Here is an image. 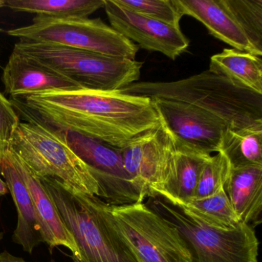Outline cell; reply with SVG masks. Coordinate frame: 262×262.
I'll use <instances>...</instances> for the list:
<instances>
[{
	"label": "cell",
	"instance_id": "cell-1",
	"mask_svg": "<svg viewBox=\"0 0 262 262\" xmlns=\"http://www.w3.org/2000/svg\"><path fill=\"white\" fill-rule=\"evenodd\" d=\"M16 110L46 125L122 148L160 122L151 99L117 91L79 89L11 100Z\"/></svg>",
	"mask_w": 262,
	"mask_h": 262
},
{
	"label": "cell",
	"instance_id": "cell-31",
	"mask_svg": "<svg viewBox=\"0 0 262 262\" xmlns=\"http://www.w3.org/2000/svg\"><path fill=\"white\" fill-rule=\"evenodd\" d=\"M0 32H2V30H0Z\"/></svg>",
	"mask_w": 262,
	"mask_h": 262
},
{
	"label": "cell",
	"instance_id": "cell-26",
	"mask_svg": "<svg viewBox=\"0 0 262 262\" xmlns=\"http://www.w3.org/2000/svg\"><path fill=\"white\" fill-rule=\"evenodd\" d=\"M19 123V116L11 100L0 92V162L10 149Z\"/></svg>",
	"mask_w": 262,
	"mask_h": 262
},
{
	"label": "cell",
	"instance_id": "cell-11",
	"mask_svg": "<svg viewBox=\"0 0 262 262\" xmlns=\"http://www.w3.org/2000/svg\"><path fill=\"white\" fill-rule=\"evenodd\" d=\"M150 99L176 146L186 147L208 156L219 152L222 135L228 128L222 119L185 102Z\"/></svg>",
	"mask_w": 262,
	"mask_h": 262
},
{
	"label": "cell",
	"instance_id": "cell-8",
	"mask_svg": "<svg viewBox=\"0 0 262 262\" xmlns=\"http://www.w3.org/2000/svg\"><path fill=\"white\" fill-rule=\"evenodd\" d=\"M115 220L140 262H192L183 234L145 202L112 205Z\"/></svg>",
	"mask_w": 262,
	"mask_h": 262
},
{
	"label": "cell",
	"instance_id": "cell-24",
	"mask_svg": "<svg viewBox=\"0 0 262 262\" xmlns=\"http://www.w3.org/2000/svg\"><path fill=\"white\" fill-rule=\"evenodd\" d=\"M231 169L228 159L222 153L210 156L201 171L193 199H205L223 189Z\"/></svg>",
	"mask_w": 262,
	"mask_h": 262
},
{
	"label": "cell",
	"instance_id": "cell-12",
	"mask_svg": "<svg viewBox=\"0 0 262 262\" xmlns=\"http://www.w3.org/2000/svg\"><path fill=\"white\" fill-rule=\"evenodd\" d=\"M104 8L112 28L144 50L159 52L174 60L189 47V41L180 27L130 11L115 0H105Z\"/></svg>",
	"mask_w": 262,
	"mask_h": 262
},
{
	"label": "cell",
	"instance_id": "cell-10",
	"mask_svg": "<svg viewBox=\"0 0 262 262\" xmlns=\"http://www.w3.org/2000/svg\"><path fill=\"white\" fill-rule=\"evenodd\" d=\"M56 130L86 165L97 183L99 199L114 206L144 202L125 171L121 148L79 133Z\"/></svg>",
	"mask_w": 262,
	"mask_h": 262
},
{
	"label": "cell",
	"instance_id": "cell-28",
	"mask_svg": "<svg viewBox=\"0 0 262 262\" xmlns=\"http://www.w3.org/2000/svg\"><path fill=\"white\" fill-rule=\"evenodd\" d=\"M8 193H10V191H9L7 183L5 181L0 178V196L5 195Z\"/></svg>",
	"mask_w": 262,
	"mask_h": 262
},
{
	"label": "cell",
	"instance_id": "cell-14",
	"mask_svg": "<svg viewBox=\"0 0 262 262\" xmlns=\"http://www.w3.org/2000/svg\"><path fill=\"white\" fill-rule=\"evenodd\" d=\"M184 16L202 23L210 34L232 49L261 56L253 47L224 0H174Z\"/></svg>",
	"mask_w": 262,
	"mask_h": 262
},
{
	"label": "cell",
	"instance_id": "cell-6",
	"mask_svg": "<svg viewBox=\"0 0 262 262\" xmlns=\"http://www.w3.org/2000/svg\"><path fill=\"white\" fill-rule=\"evenodd\" d=\"M145 203L183 234L192 251V262H257L259 242L251 225L240 223L234 229H214L162 196L149 198Z\"/></svg>",
	"mask_w": 262,
	"mask_h": 262
},
{
	"label": "cell",
	"instance_id": "cell-5",
	"mask_svg": "<svg viewBox=\"0 0 262 262\" xmlns=\"http://www.w3.org/2000/svg\"><path fill=\"white\" fill-rule=\"evenodd\" d=\"M13 50L57 72L85 90H120L137 82L143 65L136 59L21 39Z\"/></svg>",
	"mask_w": 262,
	"mask_h": 262
},
{
	"label": "cell",
	"instance_id": "cell-19",
	"mask_svg": "<svg viewBox=\"0 0 262 262\" xmlns=\"http://www.w3.org/2000/svg\"><path fill=\"white\" fill-rule=\"evenodd\" d=\"M210 156L186 147L176 146L174 174L157 196L179 205L192 200L201 171Z\"/></svg>",
	"mask_w": 262,
	"mask_h": 262
},
{
	"label": "cell",
	"instance_id": "cell-21",
	"mask_svg": "<svg viewBox=\"0 0 262 262\" xmlns=\"http://www.w3.org/2000/svg\"><path fill=\"white\" fill-rule=\"evenodd\" d=\"M104 4L105 0H5V7L13 11L53 18H88Z\"/></svg>",
	"mask_w": 262,
	"mask_h": 262
},
{
	"label": "cell",
	"instance_id": "cell-20",
	"mask_svg": "<svg viewBox=\"0 0 262 262\" xmlns=\"http://www.w3.org/2000/svg\"><path fill=\"white\" fill-rule=\"evenodd\" d=\"M219 152L226 157L233 169L262 166V125L227 128L222 135Z\"/></svg>",
	"mask_w": 262,
	"mask_h": 262
},
{
	"label": "cell",
	"instance_id": "cell-18",
	"mask_svg": "<svg viewBox=\"0 0 262 262\" xmlns=\"http://www.w3.org/2000/svg\"><path fill=\"white\" fill-rule=\"evenodd\" d=\"M209 71L237 87L262 96L261 56L234 49H225L211 56Z\"/></svg>",
	"mask_w": 262,
	"mask_h": 262
},
{
	"label": "cell",
	"instance_id": "cell-13",
	"mask_svg": "<svg viewBox=\"0 0 262 262\" xmlns=\"http://www.w3.org/2000/svg\"><path fill=\"white\" fill-rule=\"evenodd\" d=\"M1 79L4 93L13 99L47 92L82 89L57 72L14 50L4 67Z\"/></svg>",
	"mask_w": 262,
	"mask_h": 262
},
{
	"label": "cell",
	"instance_id": "cell-25",
	"mask_svg": "<svg viewBox=\"0 0 262 262\" xmlns=\"http://www.w3.org/2000/svg\"><path fill=\"white\" fill-rule=\"evenodd\" d=\"M130 11L173 27H180L183 15L174 0H115Z\"/></svg>",
	"mask_w": 262,
	"mask_h": 262
},
{
	"label": "cell",
	"instance_id": "cell-17",
	"mask_svg": "<svg viewBox=\"0 0 262 262\" xmlns=\"http://www.w3.org/2000/svg\"><path fill=\"white\" fill-rule=\"evenodd\" d=\"M224 189L242 223L261 222L262 166L231 168Z\"/></svg>",
	"mask_w": 262,
	"mask_h": 262
},
{
	"label": "cell",
	"instance_id": "cell-16",
	"mask_svg": "<svg viewBox=\"0 0 262 262\" xmlns=\"http://www.w3.org/2000/svg\"><path fill=\"white\" fill-rule=\"evenodd\" d=\"M15 166L27 185L42 225L45 243L50 251L58 246H63L71 251L72 257L78 254V248L71 233L61 219L53 199L44 188L40 181L33 176L20 159L10 149Z\"/></svg>",
	"mask_w": 262,
	"mask_h": 262
},
{
	"label": "cell",
	"instance_id": "cell-30",
	"mask_svg": "<svg viewBox=\"0 0 262 262\" xmlns=\"http://www.w3.org/2000/svg\"><path fill=\"white\" fill-rule=\"evenodd\" d=\"M51 262H55V261H54V260H52V261H51Z\"/></svg>",
	"mask_w": 262,
	"mask_h": 262
},
{
	"label": "cell",
	"instance_id": "cell-4",
	"mask_svg": "<svg viewBox=\"0 0 262 262\" xmlns=\"http://www.w3.org/2000/svg\"><path fill=\"white\" fill-rule=\"evenodd\" d=\"M10 149L38 179H53L74 191L99 196V188L85 164L71 149L58 130L21 113Z\"/></svg>",
	"mask_w": 262,
	"mask_h": 262
},
{
	"label": "cell",
	"instance_id": "cell-7",
	"mask_svg": "<svg viewBox=\"0 0 262 262\" xmlns=\"http://www.w3.org/2000/svg\"><path fill=\"white\" fill-rule=\"evenodd\" d=\"M7 34L21 40L56 44L133 60L139 50L137 44L100 19L36 16L30 25L12 29Z\"/></svg>",
	"mask_w": 262,
	"mask_h": 262
},
{
	"label": "cell",
	"instance_id": "cell-23",
	"mask_svg": "<svg viewBox=\"0 0 262 262\" xmlns=\"http://www.w3.org/2000/svg\"><path fill=\"white\" fill-rule=\"evenodd\" d=\"M253 47L262 54V0H224Z\"/></svg>",
	"mask_w": 262,
	"mask_h": 262
},
{
	"label": "cell",
	"instance_id": "cell-15",
	"mask_svg": "<svg viewBox=\"0 0 262 262\" xmlns=\"http://www.w3.org/2000/svg\"><path fill=\"white\" fill-rule=\"evenodd\" d=\"M0 174L8 186L17 210L18 222L13 241L32 254L41 243H45L43 231L25 182L13 163L10 149L0 162Z\"/></svg>",
	"mask_w": 262,
	"mask_h": 262
},
{
	"label": "cell",
	"instance_id": "cell-9",
	"mask_svg": "<svg viewBox=\"0 0 262 262\" xmlns=\"http://www.w3.org/2000/svg\"><path fill=\"white\" fill-rule=\"evenodd\" d=\"M121 155L125 171L144 200L162 192L174 174L176 143L161 119L155 128L131 139Z\"/></svg>",
	"mask_w": 262,
	"mask_h": 262
},
{
	"label": "cell",
	"instance_id": "cell-29",
	"mask_svg": "<svg viewBox=\"0 0 262 262\" xmlns=\"http://www.w3.org/2000/svg\"><path fill=\"white\" fill-rule=\"evenodd\" d=\"M4 238V233L0 232V241L2 240Z\"/></svg>",
	"mask_w": 262,
	"mask_h": 262
},
{
	"label": "cell",
	"instance_id": "cell-2",
	"mask_svg": "<svg viewBox=\"0 0 262 262\" xmlns=\"http://www.w3.org/2000/svg\"><path fill=\"white\" fill-rule=\"evenodd\" d=\"M78 248L73 262H140L121 232L112 205L53 179H39Z\"/></svg>",
	"mask_w": 262,
	"mask_h": 262
},
{
	"label": "cell",
	"instance_id": "cell-27",
	"mask_svg": "<svg viewBox=\"0 0 262 262\" xmlns=\"http://www.w3.org/2000/svg\"><path fill=\"white\" fill-rule=\"evenodd\" d=\"M0 262H28L26 261L24 259L21 257H16L13 254L9 253L8 251H4L0 253Z\"/></svg>",
	"mask_w": 262,
	"mask_h": 262
},
{
	"label": "cell",
	"instance_id": "cell-3",
	"mask_svg": "<svg viewBox=\"0 0 262 262\" xmlns=\"http://www.w3.org/2000/svg\"><path fill=\"white\" fill-rule=\"evenodd\" d=\"M119 91L194 105L222 119L231 129L262 125V96L209 70L174 82H134Z\"/></svg>",
	"mask_w": 262,
	"mask_h": 262
},
{
	"label": "cell",
	"instance_id": "cell-22",
	"mask_svg": "<svg viewBox=\"0 0 262 262\" xmlns=\"http://www.w3.org/2000/svg\"><path fill=\"white\" fill-rule=\"evenodd\" d=\"M179 206L198 222L214 229H234L242 223L224 188L209 197L192 199Z\"/></svg>",
	"mask_w": 262,
	"mask_h": 262
}]
</instances>
